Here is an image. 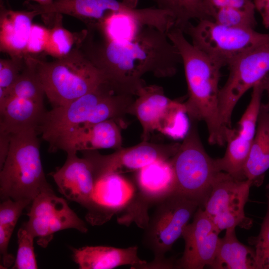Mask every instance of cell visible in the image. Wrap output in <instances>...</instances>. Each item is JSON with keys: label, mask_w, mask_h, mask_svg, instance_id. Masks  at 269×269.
Returning a JSON list of instances; mask_svg holds the SVG:
<instances>
[{"label": "cell", "mask_w": 269, "mask_h": 269, "mask_svg": "<svg viewBox=\"0 0 269 269\" xmlns=\"http://www.w3.org/2000/svg\"><path fill=\"white\" fill-rule=\"evenodd\" d=\"M80 45L111 86L119 92L134 96L145 85L144 74L150 72L157 77H171L182 62L167 33L149 26H144L133 39L123 42L103 37L97 41L87 30Z\"/></svg>", "instance_id": "6da1fadb"}, {"label": "cell", "mask_w": 269, "mask_h": 269, "mask_svg": "<svg viewBox=\"0 0 269 269\" xmlns=\"http://www.w3.org/2000/svg\"><path fill=\"white\" fill-rule=\"evenodd\" d=\"M167 35L178 49L183 64L188 98L183 103L191 121H204L211 144L224 145L230 128L222 122L219 111V82L221 67L185 38L183 31L173 27Z\"/></svg>", "instance_id": "7a4b0ae2"}, {"label": "cell", "mask_w": 269, "mask_h": 269, "mask_svg": "<svg viewBox=\"0 0 269 269\" xmlns=\"http://www.w3.org/2000/svg\"><path fill=\"white\" fill-rule=\"evenodd\" d=\"M10 133L9 151L0 172L1 200L32 202L43 193L54 192L43 169L37 130L25 129Z\"/></svg>", "instance_id": "3957f363"}, {"label": "cell", "mask_w": 269, "mask_h": 269, "mask_svg": "<svg viewBox=\"0 0 269 269\" xmlns=\"http://www.w3.org/2000/svg\"><path fill=\"white\" fill-rule=\"evenodd\" d=\"M133 96L103 84L65 106L46 111L37 132L50 145L61 134L79 125L108 120L122 121L134 101Z\"/></svg>", "instance_id": "277c9868"}, {"label": "cell", "mask_w": 269, "mask_h": 269, "mask_svg": "<svg viewBox=\"0 0 269 269\" xmlns=\"http://www.w3.org/2000/svg\"><path fill=\"white\" fill-rule=\"evenodd\" d=\"M35 61L45 95L53 108L65 106L108 83L103 72L79 47L53 61L36 58Z\"/></svg>", "instance_id": "5b68a950"}, {"label": "cell", "mask_w": 269, "mask_h": 269, "mask_svg": "<svg viewBox=\"0 0 269 269\" xmlns=\"http://www.w3.org/2000/svg\"><path fill=\"white\" fill-rule=\"evenodd\" d=\"M200 204L196 200L174 191L157 203L155 210L144 229L142 243L154 256L144 269H171L174 265L165 259L175 242Z\"/></svg>", "instance_id": "8992f818"}, {"label": "cell", "mask_w": 269, "mask_h": 269, "mask_svg": "<svg viewBox=\"0 0 269 269\" xmlns=\"http://www.w3.org/2000/svg\"><path fill=\"white\" fill-rule=\"evenodd\" d=\"M191 37L192 44L221 67L228 66L243 54L269 42V34L254 28L229 26L210 19L191 22L182 30Z\"/></svg>", "instance_id": "52a82bcc"}, {"label": "cell", "mask_w": 269, "mask_h": 269, "mask_svg": "<svg viewBox=\"0 0 269 269\" xmlns=\"http://www.w3.org/2000/svg\"><path fill=\"white\" fill-rule=\"evenodd\" d=\"M192 124L178 150L170 158L175 191L197 201L203 207L218 173L215 159L206 152L199 138L196 121Z\"/></svg>", "instance_id": "ba28073f"}, {"label": "cell", "mask_w": 269, "mask_h": 269, "mask_svg": "<svg viewBox=\"0 0 269 269\" xmlns=\"http://www.w3.org/2000/svg\"><path fill=\"white\" fill-rule=\"evenodd\" d=\"M252 185L248 179L238 180L223 171L218 173L203 210L220 232L237 226L251 228L252 221L246 216L244 208Z\"/></svg>", "instance_id": "9c48e42d"}, {"label": "cell", "mask_w": 269, "mask_h": 269, "mask_svg": "<svg viewBox=\"0 0 269 269\" xmlns=\"http://www.w3.org/2000/svg\"><path fill=\"white\" fill-rule=\"evenodd\" d=\"M228 66L229 74L220 89L218 106L222 122L231 128L232 113L238 101L269 73V42L245 52Z\"/></svg>", "instance_id": "30bf717a"}, {"label": "cell", "mask_w": 269, "mask_h": 269, "mask_svg": "<svg viewBox=\"0 0 269 269\" xmlns=\"http://www.w3.org/2000/svg\"><path fill=\"white\" fill-rule=\"evenodd\" d=\"M31 204L28 220L22 226L38 238L37 243L42 248L48 246L57 232L68 229L88 231L85 223L54 192L39 195Z\"/></svg>", "instance_id": "8fae6325"}, {"label": "cell", "mask_w": 269, "mask_h": 269, "mask_svg": "<svg viewBox=\"0 0 269 269\" xmlns=\"http://www.w3.org/2000/svg\"><path fill=\"white\" fill-rule=\"evenodd\" d=\"M264 92L261 80L253 87L250 102L238 122V128H230L227 133V145L224 156L215 159L219 171L226 172L238 180L247 179L245 167L255 137Z\"/></svg>", "instance_id": "7c38bea8"}, {"label": "cell", "mask_w": 269, "mask_h": 269, "mask_svg": "<svg viewBox=\"0 0 269 269\" xmlns=\"http://www.w3.org/2000/svg\"><path fill=\"white\" fill-rule=\"evenodd\" d=\"M180 143L159 144L142 140L133 146L122 147L110 154L103 155L97 150L82 151L83 156L91 163L96 182L108 174L123 169L138 170L154 161L170 159Z\"/></svg>", "instance_id": "4fadbf2b"}, {"label": "cell", "mask_w": 269, "mask_h": 269, "mask_svg": "<svg viewBox=\"0 0 269 269\" xmlns=\"http://www.w3.org/2000/svg\"><path fill=\"white\" fill-rule=\"evenodd\" d=\"M139 192L127 205L128 214L139 222L148 220L147 208L175 191L176 181L170 159L154 161L138 169L136 176Z\"/></svg>", "instance_id": "5bb4252c"}, {"label": "cell", "mask_w": 269, "mask_h": 269, "mask_svg": "<svg viewBox=\"0 0 269 269\" xmlns=\"http://www.w3.org/2000/svg\"><path fill=\"white\" fill-rule=\"evenodd\" d=\"M220 232L201 207L194 213L192 222L184 228L182 236L185 248L175 268L182 269H202L209 267L215 258Z\"/></svg>", "instance_id": "9a60e30c"}, {"label": "cell", "mask_w": 269, "mask_h": 269, "mask_svg": "<svg viewBox=\"0 0 269 269\" xmlns=\"http://www.w3.org/2000/svg\"><path fill=\"white\" fill-rule=\"evenodd\" d=\"M121 123L108 120L83 124L61 134L49 145V151L62 150L66 153L103 148L118 149L122 146Z\"/></svg>", "instance_id": "2e32d148"}, {"label": "cell", "mask_w": 269, "mask_h": 269, "mask_svg": "<svg viewBox=\"0 0 269 269\" xmlns=\"http://www.w3.org/2000/svg\"><path fill=\"white\" fill-rule=\"evenodd\" d=\"M134 195L133 185L118 173L104 176L95 183L86 219L93 225L102 224L125 208Z\"/></svg>", "instance_id": "e0dca14e"}, {"label": "cell", "mask_w": 269, "mask_h": 269, "mask_svg": "<svg viewBox=\"0 0 269 269\" xmlns=\"http://www.w3.org/2000/svg\"><path fill=\"white\" fill-rule=\"evenodd\" d=\"M60 193L68 199L86 208L92 202L96 183L91 163L77 153H67L64 164L51 173Z\"/></svg>", "instance_id": "ac0fdd59"}, {"label": "cell", "mask_w": 269, "mask_h": 269, "mask_svg": "<svg viewBox=\"0 0 269 269\" xmlns=\"http://www.w3.org/2000/svg\"><path fill=\"white\" fill-rule=\"evenodd\" d=\"M29 10L36 16L65 14L85 22L89 29L97 27L108 15L124 11L126 4L118 0H53L52 3L41 5L26 2Z\"/></svg>", "instance_id": "d6986e66"}, {"label": "cell", "mask_w": 269, "mask_h": 269, "mask_svg": "<svg viewBox=\"0 0 269 269\" xmlns=\"http://www.w3.org/2000/svg\"><path fill=\"white\" fill-rule=\"evenodd\" d=\"M136 246L127 248L97 246L73 250L74 262L80 269H112L124 265L132 269H144L147 262L137 255Z\"/></svg>", "instance_id": "ffe728a7"}, {"label": "cell", "mask_w": 269, "mask_h": 269, "mask_svg": "<svg viewBox=\"0 0 269 269\" xmlns=\"http://www.w3.org/2000/svg\"><path fill=\"white\" fill-rule=\"evenodd\" d=\"M136 96L137 97L129 108L128 114L136 117L142 128V140L148 141L173 100L166 96L161 87L155 85H144Z\"/></svg>", "instance_id": "44dd1931"}, {"label": "cell", "mask_w": 269, "mask_h": 269, "mask_svg": "<svg viewBox=\"0 0 269 269\" xmlns=\"http://www.w3.org/2000/svg\"><path fill=\"white\" fill-rule=\"evenodd\" d=\"M36 16L30 11H13L5 8L0 12V49L11 57L23 56L27 48Z\"/></svg>", "instance_id": "7402d4cb"}, {"label": "cell", "mask_w": 269, "mask_h": 269, "mask_svg": "<svg viewBox=\"0 0 269 269\" xmlns=\"http://www.w3.org/2000/svg\"><path fill=\"white\" fill-rule=\"evenodd\" d=\"M46 112L43 104L8 96L0 102V128L9 133L25 129L37 130Z\"/></svg>", "instance_id": "603a6c76"}, {"label": "cell", "mask_w": 269, "mask_h": 269, "mask_svg": "<svg viewBox=\"0 0 269 269\" xmlns=\"http://www.w3.org/2000/svg\"><path fill=\"white\" fill-rule=\"evenodd\" d=\"M269 169V106L261 103L256 132L245 167V176L252 185L260 186Z\"/></svg>", "instance_id": "cb8c5ba5"}, {"label": "cell", "mask_w": 269, "mask_h": 269, "mask_svg": "<svg viewBox=\"0 0 269 269\" xmlns=\"http://www.w3.org/2000/svg\"><path fill=\"white\" fill-rule=\"evenodd\" d=\"M235 228L226 230L220 238L217 251L211 266L214 269H256L253 248L241 243L237 238Z\"/></svg>", "instance_id": "d4e9b609"}, {"label": "cell", "mask_w": 269, "mask_h": 269, "mask_svg": "<svg viewBox=\"0 0 269 269\" xmlns=\"http://www.w3.org/2000/svg\"><path fill=\"white\" fill-rule=\"evenodd\" d=\"M145 26L154 27L150 20L126 12H114L106 17L95 29L103 37L123 42L133 39Z\"/></svg>", "instance_id": "484cf974"}, {"label": "cell", "mask_w": 269, "mask_h": 269, "mask_svg": "<svg viewBox=\"0 0 269 269\" xmlns=\"http://www.w3.org/2000/svg\"><path fill=\"white\" fill-rule=\"evenodd\" d=\"M24 58L25 64L22 71L0 102L8 96H15L43 104L45 95L37 73L35 58L26 53Z\"/></svg>", "instance_id": "4316f807"}, {"label": "cell", "mask_w": 269, "mask_h": 269, "mask_svg": "<svg viewBox=\"0 0 269 269\" xmlns=\"http://www.w3.org/2000/svg\"><path fill=\"white\" fill-rule=\"evenodd\" d=\"M154 0L158 8L167 10L173 15L175 20L174 27L182 30L192 19H212L204 0Z\"/></svg>", "instance_id": "83f0119b"}, {"label": "cell", "mask_w": 269, "mask_h": 269, "mask_svg": "<svg viewBox=\"0 0 269 269\" xmlns=\"http://www.w3.org/2000/svg\"><path fill=\"white\" fill-rule=\"evenodd\" d=\"M186 114L184 103L173 101L156 130L175 139L184 137L189 129Z\"/></svg>", "instance_id": "f1b7e54d"}, {"label": "cell", "mask_w": 269, "mask_h": 269, "mask_svg": "<svg viewBox=\"0 0 269 269\" xmlns=\"http://www.w3.org/2000/svg\"><path fill=\"white\" fill-rule=\"evenodd\" d=\"M35 238L22 226L17 232L18 248L12 269H36L38 268L35 258L33 241Z\"/></svg>", "instance_id": "f546056e"}, {"label": "cell", "mask_w": 269, "mask_h": 269, "mask_svg": "<svg viewBox=\"0 0 269 269\" xmlns=\"http://www.w3.org/2000/svg\"><path fill=\"white\" fill-rule=\"evenodd\" d=\"M267 191V211L260 232L250 239L255 253L256 269H269V190Z\"/></svg>", "instance_id": "4dcf8cb0"}, {"label": "cell", "mask_w": 269, "mask_h": 269, "mask_svg": "<svg viewBox=\"0 0 269 269\" xmlns=\"http://www.w3.org/2000/svg\"><path fill=\"white\" fill-rule=\"evenodd\" d=\"M25 64L24 55L12 56L0 60V100L5 96L22 71Z\"/></svg>", "instance_id": "1f68e13d"}, {"label": "cell", "mask_w": 269, "mask_h": 269, "mask_svg": "<svg viewBox=\"0 0 269 269\" xmlns=\"http://www.w3.org/2000/svg\"><path fill=\"white\" fill-rule=\"evenodd\" d=\"M215 22L229 26L254 28L257 24L255 14L244 12L232 7H224L212 15Z\"/></svg>", "instance_id": "d6a6232c"}, {"label": "cell", "mask_w": 269, "mask_h": 269, "mask_svg": "<svg viewBox=\"0 0 269 269\" xmlns=\"http://www.w3.org/2000/svg\"><path fill=\"white\" fill-rule=\"evenodd\" d=\"M31 202L6 199L0 205V225L14 228L23 210Z\"/></svg>", "instance_id": "836d02e7"}, {"label": "cell", "mask_w": 269, "mask_h": 269, "mask_svg": "<svg viewBox=\"0 0 269 269\" xmlns=\"http://www.w3.org/2000/svg\"><path fill=\"white\" fill-rule=\"evenodd\" d=\"M54 15L56 24L54 28L49 32L48 40L52 42V45L55 47V53L59 58L67 54L72 50L73 41L71 35L57 22V14Z\"/></svg>", "instance_id": "e575fe53"}, {"label": "cell", "mask_w": 269, "mask_h": 269, "mask_svg": "<svg viewBox=\"0 0 269 269\" xmlns=\"http://www.w3.org/2000/svg\"><path fill=\"white\" fill-rule=\"evenodd\" d=\"M14 228L0 225V253L2 257V266L5 268L10 267L15 258L8 252V245Z\"/></svg>", "instance_id": "d590c367"}, {"label": "cell", "mask_w": 269, "mask_h": 269, "mask_svg": "<svg viewBox=\"0 0 269 269\" xmlns=\"http://www.w3.org/2000/svg\"><path fill=\"white\" fill-rule=\"evenodd\" d=\"M10 133L0 128V169L7 157L10 143Z\"/></svg>", "instance_id": "8d00e7d4"}, {"label": "cell", "mask_w": 269, "mask_h": 269, "mask_svg": "<svg viewBox=\"0 0 269 269\" xmlns=\"http://www.w3.org/2000/svg\"><path fill=\"white\" fill-rule=\"evenodd\" d=\"M256 9L260 13L265 26L269 29V0H253Z\"/></svg>", "instance_id": "74e56055"}, {"label": "cell", "mask_w": 269, "mask_h": 269, "mask_svg": "<svg viewBox=\"0 0 269 269\" xmlns=\"http://www.w3.org/2000/svg\"><path fill=\"white\" fill-rule=\"evenodd\" d=\"M262 83L264 87V92H266L268 95L269 106V73L263 79Z\"/></svg>", "instance_id": "f35d334b"}, {"label": "cell", "mask_w": 269, "mask_h": 269, "mask_svg": "<svg viewBox=\"0 0 269 269\" xmlns=\"http://www.w3.org/2000/svg\"><path fill=\"white\" fill-rule=\"evenodd\" d=\"M124 3L134 8H136L138 0H123Z\"/></svg>", "instance_id": "ab89813d"}, {"label": "cell", "mask_w": 269, "mask_h": 269, "mask_svg": "<svg viewBox=\"0 0 269 269\" xmlns=\"http://www.w3.org/2000/svg\"><path fill=\"white\" fill-rule=\"evenodd\" d=\"M28 1H34L36 2L37 4L41 5H48L52 2L53 0H28Z\"/></svg>", "instance_id": "60d3db41"}, {"label": "cell", "mask_w": 269, "mask_h": 269, "mask_svg": "<svg viewBox=\"0 0 269 269\" xmlns=\"http://www.w3.org/2000/svg\"><path fill=\"white\" fill-rule=\"evenodd\" d=\"M267 189H269V186H268Z\"/></svg>", "instance_id": "b9f144b4"}]
</instances>
